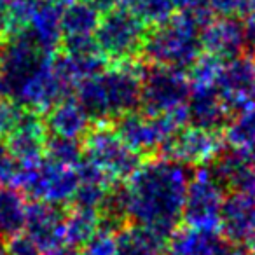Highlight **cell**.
<instances>
[{"mask_svg":"<svg viewBox=\"0 0 255 255\" xmlns=\"http://www.w3.org/2000/svg\"><path fill=\"white\" fill-rule=\"evenodd\" d=\"M191 175L187 166L163 157L140 164L126 180L129 222L168 240L182 224V208Z\"/></svg>","mask_w":255,"mask_h":255,"instance_id":"cell-1","label":"cell"},{"mask_svg":"<svg viewBox=\"0 0 255 255\" xmlns=\"http://www.w3.org/2000/svg\"><path fill=\"white\" fill-rule=\"evenodd\" d=\"M213 16L208 5H205L194 11H182L149 28L140 49L142 60L147 65L189 70L203 53L201 28Z\"/></svg>","mask_w":255,"mask_h":255,"instance_id":"cell-2","label":"cell"},{"mask_svg":"<svg viewBox=\"0 0 255 255\" xmlns=\"http://www.w3.org/2000/svg\"><path fill=\"white\" fill-rule=\"evenodd\" d=\"M143 70L136 61L114 63L77 86V100L93 121L114 123L140 107V81Z\"/></svg>","mask_w":255,"mask_h":255,"instance_id":"cell-3","label":"cell"},{"mask_svg":"<svg viewBox=\"0 0 255 255\" xmlns=\"http://www.w3.org/2000/svg\"><path fill=\"white\" fill-rule=\"evenodd\" d=\"M147 30L149 26L131 11L114 7L100 14L98 26L95 30V44L105 61H131L140 54Z\"/></svg>","mask_w":255,"mask_h":255,"instance_id":"cell-4","label":"cell"},{"mask_svg":"<svg viewBox=\"0 0 255 255\" xmlns=\"http://www.w3.org/2000/svg\"><path fill=\"white\" fill-rule=\"evenodd\" d=\"M82 142V156L96 164L110 180H128L142 164V156L123 142L110 123L93 124Z\"/></svg>","mask_w":255,"mask_h":255,"instance_id":"cell-5","label":"cell"},{"mask_svg":"<svg viewBox=\"0 0 255 255\" xmlns=\"http://www.w3.org/2000/svg\"><path fill=\"white\" fill-rule=\"evenodd\" d=\"M191 95V81L185 70L171 67L143 68L140 81V107L147 116H163L185 107Z\"/></svg>","mask_w":255,"mask_h":255,"instance_id":"cell-6","label":"cell"},{"mask_svg":"<svg viewBox=\"0 0 255 255\" xmlns=\"http://www.w3.org/2000/svg\"><path fill=\"white\" fill-rule=\"evenodd\" d=\"M21 189L35 201L67 205L79 185L77 173L72 166L42 157L28 166H19L18 177Z\"/></svg>","mask_w":255,"mask_h":255,"instance_id":"cell-7","label":"cell"},{"mask_svg":"<svg viewBox=\"0 0 255 255\" xmlns=\"http://www.w3.org/2000/svg\"><path fill=\"white\" fill-rule=\"evenodd\" d=\"M224 196L226 192L213 180L208 170H198L192 173L185 191L182 224L196 229L219 231Z\"/></svg>","mask_w":255,"mask_h":255,"instance_id":"cell-8","label":"cell"},{"mask_svg":"<svg viewBox=\"0 0 255 255\" xmlns=\"http://www.w3.org/2000/svg\"><path fill=\"white\" fill-rule=\"evenodd\" d=\"M222 149L220 133L208 131L198 126H182L170 135L157 149V156L175 161L184 166H205Z\"/></svg>","mask_w":255,"mask_h":255,"instance_id":"cell-9","label":"cell"},{"mask_svg":"<svg viewBox=\"0 0 255 255\" xmlns=\"http://www.w3.org/2000/svg\"><path fill=\"white\" fill-rule=\"evenodd\" d=\"M231 114L255 105V56L240 54L222 63L215 86Z\"/></svg>","mask_w":255,"mask_h":255,"instance_id":"cell-10","label":"cell"},{"mask_svg":"<svg viewBox=\"0 0 255 255\" xmlns=\"http://www.w3.org/2000/svg\"><path fill=\"white\" fill-rule=\"evenodd\" d=\"M5 138V145L16 163L19 166H28L44 157L47 140L46 124L40 119L39 112L23 109Z\"/></svg>","mask_w":255,"mask_h":255,"instance_id":"cell-11","label":"cell"},{"mask_svg":"<svg viewBox=\"0 0 255 255\" xmlns=\"http://www.w3.org/2000/svg\"><path fill=\"white\" fill-rule=\"evenodd\" d=\"M219 233L238 247H247L255 240V194L227 192L224 196Z\"/></svg>","mask_w":255,"mask_h":255,"instance_id":"cell-12","label":"cell"},{"mask_svg":"<svg viewBox=\"0 0 255 255\" xmlns=\"http://www.w3.org/2000/svg\"><path fill=\"white\" fill-rule=\"evenodd\" d=\"M201 47L205 53L222 61L247 53L245 23L241 16H213L201 28Z\"/></svg>","mask_w":255,"mask_h":255,"instance_id":"cell-13","label":"cell"},{"mask_svg":"<svg viewBox=\"0 0 255 255\" xmlns=\"http://www.w3.org/2000/svg\"><path fill=\"white\" fill-rule=\"evenodd\" d=\"M67 0H35L32 14L19 37L54 54L61 42V14Z\"/></svg>","mask_w":255,"mask_h":255,"instance_id":"cell-14","label":"cell"},{"mask_svg":"<svg viewBox=\"0 0 255 255\" xmlns=\"http://www.w3.org/2000/svg\"><path fill=\"white\" fill-rule=\"evenodd\" d=\"M206 166L208 173L226 194L227 192L255 194V171L252 170L245 150L222 147Z\"/></svg>","mask_w":255,"mask_h":255,"instance_id":"cell-15","label":"cell"},{"mask_svg":"<svg viewBox=\"0 0 255 255\" xmlns=\"http://www.w3.org/2000/svg\"><path fill=\"white\" fill-rule=\"evenodd\" d=\"M65 205L35 201L26 208V234L37 243L40 250H51L58 245L65 243V219H67Z\"/></svg>","mask_w":255,"mask_h":255,"instance_id":"cell-16","label":"cell"},{"mask_svg":"<svg viewBox=\"0 0 255 255\" xmlns=\"http://www.w3.org/2000/svg\"><path fill=\"white\" fill-rule=\"evenodd\" d=\"M185 110L187 123L215 133L222 131V128L231 117L229 109L213 86H191Z\"/></svg>","mask_w":255,"mask_h":255,"instance_id":"cell-17","label":"cell"},{"mask_svg":"<svg viewBox=\"0 0 255 255\" xmlns=\"http://www.w3.org/2000/svg\"><path fill=\"white\" fill-rule=\"evenodd\" d=\"M44 124H46L47 135L82 140L86 133L91 129L93 119L77 98L67 96L47 110Z\"/></svg>","mask_w":255,"mask_h":255,"instance_id":"cell-18","label":"cell"},{"mask_svg":"<svg viewBox=\"0 0 255 255\" xmlns=\"http://www.w3.org/2000/svg\"><path fill=\"white\" fill-rule=\"evenodd\" d=\"M168 240L136 224H128L117 233L116 255H164Z\"/></svg>","mask_w":255,"mask_h":255,"instance_id":"cell-19","label":"cell"},{"mask_svg":"<svg viewBox=\"0 0 255 255\" xmlns=\"http://www.w3.org/2000/svg\"><path fill=\"white\" fill-rule=\"evenodd\" d=\"M26 205L23 192L0 185V236L14 238L23 233L26 222Z\"/></svg>","mask_w":255,"mask_h":255,"instance_id":"cell-20","label":"cell"},{"mask_svg":"<svg viewBox=\"0 0 255 255\" xmlns=\"http://www.w3.org/2000/svg\"><path fill=\"white\" fill-rule=\"evenodd\" d=\"M222 136L229 147L250 150L255 147V105L231 114L222 128Z\"/></svg>","mask_w":255,"mask_h":255,"instance_id":"cell-21","label":"cell"},{"mask_svg":"<svg viewBox=\"0 0 255 255\" xmlns=\"http://www.w3.org/2000/svg\"><path fill=\"white\" fill-rule=\"evenodd\" d=\"M98 229V213L91 210L70 208L65 219V243L81 248Z\"/></svg>","mask_w":255,"mask_h":255,"instance_id":"cell-22","label":"cell"},{"mask_svg":"<svg viewBox=\"0 0 255 255\" xmlns=\"http://www.w3.org/2000/svg\"><path fill=\"white\" fill-rule=\"evenodd\" d=\"M44 156L47 159L54 161V163L74 168L82 157V142L74 138L47 135L46 147H44Z\"/></svg>","mask_w":255,"mask_h":255,"instance_id":"cell-23","label":"cell"},{"mask_svg":"<svg viewBox=\"0 0 255 255\" xmlns=\"http://www.w3.org/2000/svg\"><path fill=\"white\" fill-rule=\"evenodd\" d=\"M110 184H91V182H79L77 189H75L74 196L70 199L72 208H81V210H91L96 212L102 203L103 196H105L107 189Z\"/></svg>","mask_w":255,"mask_h":255,"instance_id":"cell-24","label":"cell"},{"mask_svg":"<svg viewBox=\"0 0 255 255\" xmlns=\"http://www.w3.org/2000/svg\"><path fill=\"white\" fill-rule=\"evenodd\" d=\"M82 255H116L117 234L105 229H96V233L81 247Z\"/></svg>","mask_w":255,"mask_h":255,"instance_id":"cell-25","label":"cell"},{"mask_svg":"<svg viewBox=\"0 0 255 255\" xmlns=\"http://www.w3.org/2000/svg\"><path fill=\"white\" fill-rule=\"evenodd\" d=\"M19 109L14 102H11L5 96H0V136H7V133L11 131V128L14 126L16 119H18Z\"/></svg>","mask_w":255,"mask_h":255,"instance_id":"cell-26","label":"cell"},{"mask_svg":"<svg viewBox=\"0 0 255 255\" xmlns=\"http://www.w3.org/2000/svg\"><path fill=\"white\" fill-rule=\"evenodd\" d=\"M19 171V164L11 156L7 145L0 142V185L9 184L11 180H16Z\"/></svg>","mask_w":255,"mask_h":255,"instance_id":"cell-27","label":"cell"},{"mask_svg":"<svg viewBox=\"0 0 255 255\" xmlns=\"http://www.w3.org/2000/svg\"><path fill=\"white\" fill-rule=\"evenodd\" d=\"M9 252H11V255H42L40 254L42 250L37 247L35 241H33L28 234H23V233L11 238Z\"/></svg>","mask_w":255,"mask_h":255,"instance_id":"cell-28","label":"cell"},{"mask_svg":"<svg viewBox=\"0 0 255 255\" xmlns=\"http://www.w3.org/2000/svg\"><path fill=\"white\" fill-rule=\"evenodd\" d=\"M206 5L215 16H234L240 12L241 0H206Z\"/></svg>","mask_w":255,"mask_h":255,"instance_id":"cell-29","label":"cell"},{"mask_svg":"<svg viewBox=\"0 0 255 255\" xmlns=\"http://www.w3.org/2000/svg\"><path fill=\"white\" fill-rule=\"evenodd\" d=\"M12 0H0V33H9V12Z\"/></svg>","mask_w":255,"mask_h":255,"instance_id":"cell-30","label":"cell"},{"mask_svg":"<svg viewBox=\"0 0 255 255\" xmlns=\"http://www.w3.org/2000/svg\"><path fill=\"white\" fill-rule=\"evenodd\" d=\"M44 255H82V252L79 247L63 243V245H58V247L51 248V250H46Z\"/></svg>","mask_w":255,"mask_h":255,"instance_id":"cell-31","label":"cell"},{"mask_svg":"<svg viewBox=\"0 0 255 255\" xmlns=\"http://www.w3.org/2000/svg\"><path fill=\"white\" fill-rule=\"evenodd\" d=\"M175 7H180L182 11H194V9L205 7L206 0H173Z\"/></svg>","mask_w":255,"mask_h":255,"instance_id":"cell-32","label":"cell"},{"mask_svg":"<svg viewBox=\"0 0 255 255\" xmlns=\"http://www.w3.org/2000/svg\"><path fill=\"white\" fill-rule=\"evenodd\" d=\"M245 154H247V159H248V163H250L252 170L255 171V147L250 150H245Z\"/></svg>","mask_w":255,"mask_h":255,"instance_id":"cell-33","label":"cell"},{"mask_svg":"<svg viewBox=\"0 0 255 255\" xmlns=\"http://www.w3.org/2000/svg\"><path fill=\"white\" fill-rule=\"evenodd\" d=\"M240 255H255V252H254V250H250V252H245V250H243Z\"/></svg>","mask_w":255,"mask_h":255,"instance_id":"cell-34","label":"cell"},{"mask_svg":"<svg viewBox=\"0 0 255 255\" xmlns=\"http://www.w3.org/2000/svg\"><path fill=\"white\" fill-rule=\"evenodd\" d=\"M0 255H5V248L2 247V243H0Z\"/></svg>","mask_w":255,"mask_h":255,"instance_id":"cell-35","label":"cell"},{"mask_svg":"<svg viewBox=\"0 0 255 255\" xmlns=\"http://www.w3.org/2000/svg\"><path fill=\"white\" fill-rule=\"evenodd\" d=\"M250 250H254V252H255V240H254V241H252V243H250Z\"/></svg>","mask_w":255,"mask_h":255,"instance_id":"cell-36","label":"cell"}]
</instances>
